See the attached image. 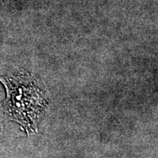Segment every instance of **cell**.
I'll return each instance as SVG.
<instances>
[{
  "label": "cell",
  "mask_w": 158,
  "mask_h": 158,
  "mask_svg": "<svg viewBox=\"0 0 158 158\" xmlns=\"http://www.w3.org/2000/svg\"><path fill=\"white\" fill-rule=\"evenodd\" d=\"M7 90L4 106L8 115L27 133L35 131L40 114L47 100L44 92L32 77L20 75L0 77Z\"/></svg>",
  "instance_id": "cell-1"
}]
</instances>
